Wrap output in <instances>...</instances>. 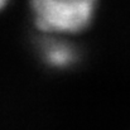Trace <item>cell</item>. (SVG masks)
<instances>
[{"mask_svg":"<svg viewBox=\"0 0 130 130\" xmlns=\"http://www.w3.org/2000/svg\"><path fill=\"white\" fill-rule=\"evenodd\" d=\"M44 49H45V52H44L45 59L53 66L62 67V66L68 64L73 59L71 48L64 44H48Z\"/></svg>","mask_w":130,"mask_h":130,"instance_id":"7a4b0ae2","label":"cell"},{"mask_svg":"<svg viewBox=\"0 0 130 130\" xmlns=\"http://www.w3.org/2000/svg\"><path fill=\"white\" fill-rule=\"evenodd\" d=\"M6 1H8V0H0V4H1V6H4Z\"/></svg>","mask_w":130,"mask_h":130,"instance_id":"3957f363","label":"cell"},{"mask_svg":"<svg viewBox=\"0 0 130 130\" xmlns=\"http://www.w3.org/2000/svg\"><path fill=\"white\" fill-rule=\"evenodd\" d=\"M36 25L45 32L76 33L91 22L96 0H32Z\"/></svg>","mask_w":130,"mask_h":130,"instance_id":"6da1fadb","label":"cell"}]
</instances>
